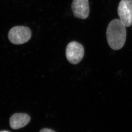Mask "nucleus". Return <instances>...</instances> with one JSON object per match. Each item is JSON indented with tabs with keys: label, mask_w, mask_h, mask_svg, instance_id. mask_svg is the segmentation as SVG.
Instances as JSON below:
<instances>
[{
	"label": "nucleus",
	"mask_w": 132,
	"mask_h": 132,
	"mask_svg": "<svg viewBox=\"0 0 132 132\" xmlns=\"http://www.w3.org/2000/svg\"><path fill=\"white\" fill-rule=\"evenodd\" d=\"M31 31L28 27L18 26L13 27L9 31L8 38L11 43L15 45L23 44L29 40Z\"/></svg>",
	"instance_id": "obj_2"
},
{
	"label": "nucleus",
	"mask_w": 132,
	"mask_h": 132,
	"mask_svg": "<svg viewBox=\"0 0 132 132\" xmlns=\"http://www.w3.org/2000/svg\"><path fill=\"white\" fill-rule=\"evenodd\" d=\"M39 132H55L53 130L50 129L44 128L40 130Z\"/></svg>",
	"instance_id": "obj_7"
},
{
	"label": "nucleus",
	"mask_w": 132,
	"mask_h": 132,
	"mask_svg": "<svg viewBox=\"0 0 132 132\" xmlns=\"http://www.w3.org/2000/svg\"><path fill=\"white\" fill-rule=\"evenodd\" d=\"M31 120L28 114L25 113H15L10 117V125L13 130H18L27 125Z\"/></svg>",
	"instance_id": "obj_6"
},
{
	"label": "nucleus",
	"mask_w": 132,
	"mask_h": 132,
	"mask_svg": "<svg viewBox=\"0 0 132 132\" xmlns=\"http://www.w3.org/2000/svg\"><path fill=\"white\" fill-rule=\"evenodd\" d=\"M120 20L126 27L132 25V0H121L118 9Z\"/></svg>",
	"instance_id": "obj_4"
},
{
	"label": "nucleus",
	"mask_w": 132,
	"mask_h": 132,
	"mask_svg": "<svg viewBox=\"0 0 132 132\" xmlns=\"http://www.w3.org/2000/svg\"><path fill=\"white\" fill-rule=\"evenodd\" d=\"M0 132H9V131H0Z\"/></svg>",
	"instance_id": "obj_8"
},
{
	"label": "nucleus",
	"mask_w": 132,
	"mask_h": 132,
	"mask_svg": "<svg viewBox=\"0 0 132 132\" xmlns=\"http://www.w3.org/2000/svg\"><path fill=\"white\" fill-rule=\"evenodd\" d=\"M120 19L112 21L108 25L106 31L107 40L111 48L114 50L123 47L126 41V28Z\"/></svg>",
	"instance_id": "obj_1"
},
{
	"label": "nucleus",
	"mask_w": 132,
	"mask_h": 132,
	"mask_svg": "<svg viewBox=\"0 0 132 132\" xmlns=\"http://www.w3.org/2000/svg\"><path fill=\"white\" fill-rule=\"evenodd\" d=\"M71 7L72 13L76 18L85 19L89 16L90 7L88 0H73Z\"/></svg>",
	"instance_id": "obj_5"
},
{
	"label": "nucleus",
	"mask_w": 132,
	"mask_h": 132,
	"mask_svg": "<svg viewBox=\"0 0 132 132\" xmlns=\"http://www.w3.org/2000/svg\"><path fill=\"white\" fill-rule=\"evenodd\" d=\"M84 47L77 42H70L66 48V57L72 64H77L80 62L84 57Z\"/></svg>",
	"instance_id": "obj_3"
}]
</instances>
